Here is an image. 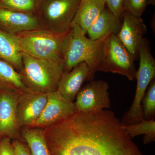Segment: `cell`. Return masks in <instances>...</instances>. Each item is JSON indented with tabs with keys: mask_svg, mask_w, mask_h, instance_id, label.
Wrapping results in <instances>:
<instances>
[{
	"mask_svg": "<svg viewBox=\"0 0 155 155\" xmlns=\"http://www.w3.org/2000/svg\"><path fill=\"white\" fill-rule=\"evenodd\" d=\"M105 5L100 0H81L72 24L78 25L86 34L89 28L105 8Z\"/></svg>",
	"mask_w": 155,
	"mask_h": 155,
	"instance_id": "cell-16",
	"label": "cell"
},
{
	"mask_svg": "<svg viewBox=\"0 0 155 155\" xmlns=\"http://www.w3.org/2000/svg\"><path fill=\"white\" fill-rule=\"evenodd\" d=\"M22 53L21 75L25 85L31 91L48 94L58 90L64 72L63 62H55Z\"/></svg>",
	"mask_w": 155,
	"mask_h": 155,
	"instance_id": "cell-3",
	"label": "cell"
},
{
	"mask_svg": "<svg viewBox=\"0 0 155 155\" xmlns=\"http://www.w3.org/2000/svg\"><path fill=\"white\" fill-rule=\"evenodd\" d=\"M81 0H40L37 15L42 25L53 32L64 34L70 29Z\"/></svg>",
	"mask_w": 155,
	"mask_h": 155,
	"instance_id": "cell-5",
	"label": "cell"
},
{
	"mask_svg": "<svg viewBox=\"0 0 155 155\" xmlns=\"http://www.w3.org/2000/svg\"><path fill=\"white\" fill-rule=\"evenodd\" d=\"M78 111L74 102L65 98L58 90L47 94V101L38 119L30 127H45L68 118Z\"/></svg>",
	"mask_w": 155,
	"mask_h": 155,
	"instance_id": "cell-8",
	"label": "cell"
},
{
	"mask_svg": "<svg viewBox=\"0 0 155 155\" xmlns=\"http://www.w3.org/2000/svg\"><path fill=\"white\" fill-rule=\"evenodd\" d=\"M148 5V0H124V11L136 17H141Z\"/></svg>",
	"mask_w": 155,
	"mask_h": 155,
	"instance_id": "cell-22",
	"label": "cell"
},
{
	"mask_svg": "<svg viewBox=\"0 0 155 155\" xmlns=\"http://www.w3.org/2000/svg\"><path fill=\"white\" fill-rule=\"evenodd\" d=\"M141 107L143 120L155 119V78L152 81L147 88L142 101Z\"/></svg>",
	"mask_w": 155,
	"mask_h": 155,
	"instance_id": "cell-21",
	"label": "cell"
},
{
	"mask_svg": "<svg viewBox=\"0 0 155 155\" xmlns=\"http://www.w3.org/2000/svg\"><path fill=\"white\" fill-rule=\"evenodd\" d=\"M109 85L105 81L92 80L81 88L74 102L78 111L95 112L110 107Z\"/></svg>",
	"mask_w": 155,
	"mask_h": 155,
	"instance_id": "cell-7",
	"label": "cell"
},
{
	"mask_svg": "<svg viewBox=\"0 0 155 155\" xmlns=\"http://www.w3.org/2000/svg\"><path fill=\"white\" fill-rule=\"evenodd\" d=\"M66 34H59L41 27L10 34L21 52L50 61L63 62L61 48Z\"/></svg>",
	"mask_w": 155,
	"mask_h": 155,
	"instance_id": "cell-4",
	"label": "cell"
},
{
	"mask_svg": "<svg viewBox=\"0 0 155 155\" xmlns=\"http://www.w3.org/2000/svg\"><path fill=\"white\" fill-rule=\"evenodd\" d=\"M0 30L11 34L44 27L37 14L13 11L0 7Z\"/></svg>",
	"mask_w": 155,
	"mask_h": 155,
	"instance_id": "cell-12",
	"label": "cell"
},
{
	"mask_svg": "<svg viewBox=\"0 0 155 155\" xmlns=\"http://www.w3.org/2000/svg\"><path fill=\"white\" fill-rule=\"evenodd\" d=\"M0 59L8 62L18 72L23 67L22 53L9 33L0 30Z\"/></svg>",
	"mask_w": 155,
	"mask_h": 155,
	"instance_id": "cell-17",
	"label": "cell"
},
{
	"mask_svg": "<svg viewBox=\"0 0 155 155\" xmlns=\"http://www.w3.org/2000/svg\"><path fill=\"white\" fill-rule=\"evenodd\" d=\"M51 155H143L112 111L77 112L43 129Z\"/></svg>",
	"mask_w": 155,
	"mask_h": 155,
	"instance_id": "cell-1",
	"label": "cell"
},
{
	"mask_svg": "<svg viewBox=\"0 0 155 155\" xmlns=\"http://www.w3.org/2000/svg\"><path fill=\"white\" fill-rule=\"evenodd\" d=\"M40 0H0V7L13 11L36 14Z\"/></svg>",
	"mask_w": 155,
	"mask_h": 155,
	"instance_id": "cell-20",
	"label": "cell"
},
{
	"mask_svg": "<svg viewBox=\"0 0 155 155\" xmlns=\"http://www.w3.org/2000/svg\"><path fill=\"white\" fill-rule=\"evenodd\" d=\"M16 155H31L28 146L21 140L12 141Z\"/></svg>",
	"mask_w": 155,
	"mask_h": 155,
	"instance_id": "cell-25",
	"label": "cell"
},
{
	"mask_svg": "<svg viewBox=\"0 0 155 155\" xmlns=\"http://www.w3.org/2000/svg\"><path fill=\"white\" fill-rule=\"evenodd\" d=\"M47 101V94L27 92L17 100V122L20 127H30L41 116Z\"/></svg>",
	"mask_w": 155,
	"mask_h": 155,
	"instance_id": "cell-9",
	"label": "cell"
},
{
	"mask_svg": "<svg viewBox=\"0 0 155 155\" xmlns=\"http://www.w3.org/2000/svg\"><path fill=\"white\" fill-rule=\"evenodd\" d=\"M21 135L28 145L31 155H51L44 130L40 127H25Z\"/></svg>",
	"mask_w": 155,
	"mask_h": 155,
	"instance_id": "cell-18",
	"label": "cell"
},
{
	"mask_svg": "<svg viewBox=\"0 0 155 155\" xmlns=\"http://www.w3.org/2000/svg\"><path fill=\"white\" fill-rule=\"evenodd\" d=\"M120 27V20L107 8H105L87 33L89 38L95 40L108 35H117Z\"/></svg>",
	"mask_w": 155,
	"mask_h": 155,
	"instance_id": "cell-15",
	"label": "cell"
},
{
	"mask_svg": "<svg viewBox=\"0 0 155 155\" xmlns=\"http://www.w3.org/2000/svg\"><path fill=\"white\" fill-rule=\"evenodd\" d=\"M90 81V70L85 62L78 64L69 72H64L58 83V91L66 99L73 102L85 81Z\"/></svg>",
	"mask_w": 155,
	"mask_h": 155,
	"instance_id": "cell-13",
	"label": "cell"
},
{
	"mask_svg": "<svg viewBox=\"0 0 155 155\" xmlns=\"http://www.w3.org/2000/svg\"><path fill=\"white\" fill-rule=\"evenodd\" d=\"M0 155H16L11 138L3 137L0 140Z\"/></svg>",
	"mask_w": 155,
	"mask_h": 155,
	"instance_id": "cell-24",
	"label": "cell"
},
{
	"mask_svg": "<svg viewBox=\"0 0 155 155\" xmlns=\"http://www.w3.org/2000/svg\"><path fill=\"white\" fill-rule=\"evenodd\" d=\"M124 130L131 138L137 136L143 135V142L148 144L155 140V121L154 119L144 120L137 124L123 125Z\"/></svg>",
	"mask_w": 155,
	"mask_h": 155,
	"instance_id": "cell-19",
	"label": "cell"
},
{
	"mask_svg": "<svg viewBox=\"0 0 155 155\" xmlns=\"http://www.w3.org/2000/svg\"><path fill=\"white\" fill-rule=\"evenodd\" d=\"M122 17L123 23L117 36L135 60L138 55L140 44L147 32V26L140 17L127 11H123Z\"/></svg>",
	"mask_w": 155,
	"mask_h": 155,
	"instance_id": "cell-11",
	"label": "cell"
},
{
	"mask_svg": "<svg viewBox=\"0 0 155 155\" xmlns=\"http://www.w3.org/2000/svg\"><path fill=\"white\" fill-rule=\"evenodd\" d=\"M134 60L117 35L112 34L104 44L97 71L120 74L129 80H134L137 72Z\"/></svg>",
	"mask_w": 155,
	"mask_h": 155,
	"instance_id": "cell-6",
	"label": "cell"
},
{
	"mask_svg": "<svg viewBox=\"0 0 155 155\" xmlns=\"http://www.w3.org/2000/svg\"><path fill=\"white\" fill-rule=\"evenodd\" d=\"M106 4L107 8L120 20L124 10V0H107Z\"/></svg>",
	"mask_w": 155,
	"mask_h": 155,
	"instance_id": "cell-23",
	"label": "cell"
},
{
	"mask_svg": "<svg viewBox=\"0 0 155 155\" xmlns=\"http://www.w3.org/2000/svg\"><path fill=\"white\" fill-rule=\"evenodd\" d=\"M109 35L94 40L87 37L78 25L72 24L64 37L61 48L64 72H69L78 64L85 62L89 68L90 81L94 80L101 61L104 44Z\"/></svg>",
	"mask_w": 155,
	"mask_h": 155,
	"instance_id": "cell-2",
	"label": "cell"
},
{
	"mask_svg": "<svg viewBox=\"0 0 155 155\" xmlns=\"http://www.w3.org/2000/svg\"><path fill=\"white\" fill-rule=\"evenodd\" d=\"M100 1H101L102 2L104 3V4H106V2H107V0H100Z\"/></svg>",
	"mask_w": 155,
	"mask_h": 155,
	"instance_id": "cell-27",
	"label": "cell"
},
{
	"mask_svg": "<svg viewBox=\"0 0 155 155\" xmlns=\"http://www.w3.org/2000/svg\"><path fill=\"white\" fill-rule=\"evenodd\" d=\"M148 5H155V0H148Z\"/></svg>",
	"mask_w": 155,
	"mask_h": 155,
	"instance_id": "cell-26",
	"label": "cell"
},
{
	"mask_svg": "<svg viewBox=\"0 0 155 155\" xmlns=\"http://www.w3.org/2000/svg\"><path fill=\"white\" fill-rule=\"evenodd\" d=\"M0 87L3 89L2 92L18 94L32 92L25 85L21 73L11 64L1 59Z\"/></svg>",
	"mask_w": 155,
	"mask_h": 155,
	"instance_id": "cell-14",
	"label": "cell"
},
{
	"mask_svg": "<svg viewBox=\"0 0 155 155\" xmlns=\"http://www.w3.org/2000/svg\"><path fill=\"white\" fill-rule=\"evenodd\" d=\"M20 94L2 92L0 93V137L14 140H21L17 122V104ZM22 141V140H21Z\"/></svg>",
	"mask_w": 155,
	"mask_h": 155,
	"instance_id": "cell-10",
	"label": "cell"
}]
</instances>
